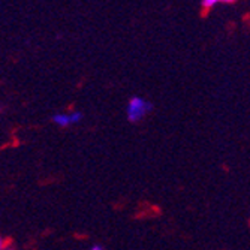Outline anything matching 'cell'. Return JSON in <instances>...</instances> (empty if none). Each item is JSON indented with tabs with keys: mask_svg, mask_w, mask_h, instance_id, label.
<instances>
[{
	"mask_svg": "<svg viewBox=\"0 0 250 250\" xmlns=\"http://www.w3.org/2000/svg\"><path fill=\"white\" fill-rule=\"evenodd\" d=\"M2 250H15V249H12V247H5V249H2Z\"/></svg>",
	"mask_w": 250,
	"mask_h": 250,
	"instance_id": "obj_6",
	"label": "cell"
},
{
	"mask_svg": "<svg viewBox=\"0 0 250 250\" xmlns=\"http://www.w3.org/2000/svg\"><path fill=\"white\" fill-rule=\"evenodd\" d=\"M2 249H5V238L0 235V250H2Z\"/></svg>",
	"mask_w": 250,
	"mask_h": 250,
	"instance_id": "obj_5",
	"label": "cell"
},
{
	"mask_svg": "<svg viewBox=\"0 0 250 250\" xmlns=\"http://www.w3.org/2000/svg\"><path fill=\"white\" fill-rule=\"evenodd\" d=\"M81 111H72V112H57L51 117V122L59 127H69L72 125H78L83 120Z\"/></svg>",
	"mask_w": 250,
	"mask_h": 250,
	"instance_id": "obj_2",
	"label": "cell"
},
{
	"mask_svg": "<svg viewBox=\"0 0 250 250\" xmlns=\"http://www.w3.org/2000/svg\"><path fill=\"white\" fill-rule=\"evenodd\" d=\"M90 250H104V247L101 244H95V246L90 247Z\"/></svg>",
	"mask_w": 250,
	"mask_h": 250,
	"instance_id": "obj_4",
	"label": "cell"
},
{
	"mask_svg": "<svg viewBox=\"0 0 250 250\" xmlns=\"http://www.w3.org/2000/svg\"><path fill=\"white\" fill-rule=\"evenodd\" d=\"M151 109H153V105L150 101H147L146 98H141V96H133V98H130V101L127 102V106H126L127 120L130 123H138L150 114Z\"/></svg>",
	"mask_w": 250,
	"mask_h": 250,
	"instance_id": "obj_1",
	"label": "cell"
},
{
	"mask_svg": "<svg viewBox=\"0 0 250 250\" xmlns=\"http://www.w3.org/2000/svg\"><path fill=\"white\" fill-rule=\"evenodd\" d=\"M219 3H222L220 0H202L201 2V6L204 8V9H210V8H213V6H216V5H219Z\"/></svg>",
	"mask_w": 250,
	"mask_h": 250,
	"instance_id": "obj_3",
	"label": "cell"
}]
</instances>
